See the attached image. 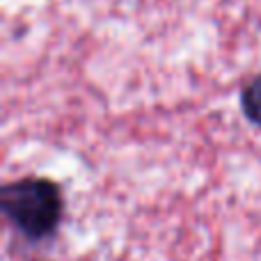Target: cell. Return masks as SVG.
<instances>
[{"instance_id": "cell-1", "label": "cell", "mask_w": 261, "mask_h": 261, "mask_svg": "<svg viewBox=\"0 0 261 261\" xmlns=\"http://www.w3.org/2000/svg\"><path fill=\"white\" fill-rule=\"evenodd\" d=\"M0 206L14 229L28 241L50 239L64 216L62 190L44 176H25L7 184L0 193Z\"/></svg>"}, {"instance_id": "cell-2", "label": "cell", "mask_w": 261, "mask_h": 261, "mask_svg": "<svg viewBox=\"0 0 261 261\" xmlns=\"http://www.w3.org/2000/svg\"><path fill=\"white\" fill-rule=\"evenodd\" d=\"M241 106H243L245 117L261 126V76L252 78L245 85L243 94H241Z\"/></svg>"}]
</instances>
